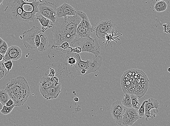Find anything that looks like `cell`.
Listing matches in <instances>:
<instances>
[{
  "instance_id": "obj_22",
  "label": "cell",
  "mask_w": 170,
  "mask_h": 126,
  "mask_svg": "<svg viewBox=\"0 0 170 126\" xmlns=\"http://www.w3.org/2000/svg\"><path fill=\"white\" fill-rule=\"evenodd\" d=\"M131 97L132 107L133 108L138 110L140 107L139 100L138 99V97L136 94H130Z\"/></svg>"
},
{
  "instance_id": "obj_8",
  "label": "cell",
  "mask_w": 170,
  "mask_h": 126,
  "mask_svg": "<svg viewBox=\"0 0 170 126\" xmlns=\"http://www.w3.org/2000/svg\"><path fill=\"white\" fill-rule=\"evenodd\" d=\"M57 7L53 3L45 1L42 3H39L38 9L39 14L51 20L55 23L56 20V9Z\"/></svg>"
},
{
  "instance_id": "obj_20",
  "label": "cell",
  "mask_w": 170,
  "mask_h": 126,
  "mask_svg": "<svg viewBox=\"0 0 170 126\" xmlns=\"http://www.w3.org/2000/svg\"><path fill=\"white\" fill-rule=\"evenodd\" d=\"M167 4L164 1H160L156 3L154 6V9L158 13L165 11L167 8Z\"/></svg>"
},
{
  "instance_id": "obj_5",
  "label": "cell",
  "mask_w": 170,
  "mask_h": 126,
  "mask_svg": "<svg viewBox=\"0 0 170 126\" xmlns=\"http://www.w3.org/2000/svg\"><path fill=\"white\" fill-rule=\"evenodd\" d=\"M71 47L77 46L81 48L82 52H88L94 54L95 56H100V46L96 39L90 37L80 38L72 43Z\"/></svg>"
},
{
  "instance_id": "obj_11",
  "label": "cell",
  "mask_w": 170,
  "mask_h": 126,
  "mask_svg": "<svg viewBox=\"0 0 170 126\" xmlns=\"http://www.w3.org/2000/svg\"><path fill=\"white\" fill-rule=\"evenodd\" d=\"M145 114L144 116L146 121H148L149 119H153L156 117V113H150L151 110L154 109L157 113L159 112L158 109L160 107L159 102L157 100L151 98L146 100L144 104Z\"/></svg>"
},
{
  "instance_id": "obj_15",
  "label": "cell",
  "mask_w": 170,
  "mask_h": 126,
  "mask_svg": "<svg viewBox=\"0 0 170 126\" xmlns=\"http://www.w3.org/2000/svg\"><path fill=\"white\" fill-rule=\"evenodd\" d=\"M58 84L55 81L54 77H51L45 75L44 77L40 79L39 83V90L49 88Z\"/></svg>"
},
{
  "instance_id": "obj_16",
  "label": "cell",
  "mask_w": 170,
  "mask_h": 126,
  "mask_svg": "<svg viewBox=\"0 0 170 126\" xmlns=\"http://www.w3.org/2000/svg\"><path fill=\"white\" fill-rule=\"evenodd\" d=\"M76 14L81 18V21L80 22V24L84 28L89 30L92 33L94 32L93 27H92L91 24L89 19L86 14L82 11H77Z\"/></svg>"
},
{
  "instance_id": "obj_7",
  "label": "cell",
  "mask_w": 170,
  "mask_h": 126,
  "mask_svg": "<svg viewBox=\"0 0 170 126\" xmlns=\"http://www.w3.org/2000/svg\"><path fill=\"white\" fill-rule=\"evenodd\" d=\"M115 25V23L110 19H101L97 22L93 27V31L95 32L99 39L104 40L107 35L114 31Z\"/></svg>"
},
{
  "instance_id": "obj_1",
  "label": "cell",
  "mask_w": 170,
  "mask_h": 126,
  "mask_svg": "<svg viewBox=\"0 0 170 126\" xmlns=\"http://www.w3.org/2000/svg\"><path fill=\"white\" fill-rule=\"evenodd\" d=\"M81 21V18L77 14L56 20L52 28L54 45L59 46L68 42L71 45L77 38L76 29Z\"/></svg>"
},
{
  "instance_id": "obj_26",
  "label": "cell",
  "mask_w": 170,
  "mask_h": 126,
  "mask_svg": "<svg viewBox=\"0 0 170 126\" xmlns=\"http://www.w3.org/2000/svg\"><path fill=\"white\" fill-rule=\"evenodd\" d=\"M146 102V100L144 101L143 103L140 106L138 110V115H139V117L141 118L143 117L144 116L145 114V107L144 104Z\"/></svg>"
},
{
  "instance_id": "obj_25",
  "label": "cell",
  "mask_w": 170,
  "mask_h": 126,
  "mask_svg": "<svg viewBox=\"0 0 170 126\" xmlns=\"http://www.w3.org/2000/svg\"><path fill=\"white\" fill-rule=\"evenodd\" d=\"M8 45L6 41H4L2 45L0 46V53L4 56L8 49Z\"/></svg>"
},
{
  "instance_id": "obj_17",
  "label": "cell",
  "mask_w": 170,
  "mask_h": 126,
  "mask_svg": "<svg viewBox=\"0 0 170 126\" xmlns=\"http://www.w3.org/2000/svg\"><path fill=\"white\" fill-rule=\"evenodd\" d=\"M36 19L39 20L41 25L42 32H45L46 30L53 27L54 23L52 21L40 14L39 16H37Z\"/></svg>"
},
{
  "instance_id": "obj_24",
  "label": "cell",
  "mask_w": 170,
  "mask_h": 126,
  "mask_svg": "<svg viewBox=\"0 0 170 126\" xmlns=\"http://www.w3.org/2000/svg\"><path fill=\"white\" fill-rule=\"evenodd\" d=\"M15 107V105L14 104L12 106H10V107H7L5 105H4L3 107L2 110H1V113L3 115H8L12 111L13 109Z\"/></svg>"
},
{
  "instance_id": "obj_33",
  "label": "cell",
  "mask_w": 170,
  "mask_h": 126,
  "mask_svg": "<svg viewBox=\"0 0 170 126\" xmlns=\"http://www.w3.org/2000/svg\"><path fill=\"white\" fill-rule=\"evenodd\" d=\"M74 100L75 102H78L79 100V98L77 97H75L74 98Z\"/></svg>"
},
{
  "instance_id": "obj_13",
  "label": "cell",
  "mask_w": 170,
  "mask_h": 126,
  "mask_svg": "<svg viewBox=\"0 0 170 126\" xmlns=\"http://www.w3.org/2000/svg\"><path fill=\"white\" fill-rule=\"evenodd\" d=\"M22 52L20 48L17 46H12L9 47L4 57L5 62L9 60H18L22 56Z\"/></svg>"
},
{
  "instance_id": "obj_12",
  "label": "cell",
  "mask_w": 170,
  "mask_h": 126,
  "mask_svg": "<svg viewBox=\"0 0 170 126\" xmlns=\"http://www.w3.org/2000/svg\"><path fill=\"white\" fill-rule=\"evenodd\" d=\"M61 83L49 88L39 90L41 94L47 100L57 98L61 92Z\"/></svg>"
},
{
  "instance_id": "obj_9",
  "label": "cell",
  "mask_w": 170,
  "mask_h": 126,
  "mask_svg": "<svg viewBox=\"0 0 170 126\" xmlns=\"http://www.w3.org/2000/svg\"><path fill=\"white\" fill-rule=\"evenodd\" d=\"M125 108L121 101L117 100L113 102L110 108L112 116L116 123L119 125H122L123 118Z\"/></svg>"
},
{
  "instance_id": "obj_21",
  "label": "cell",
  "mask_w": 170,
  "mask_h": 126,
  "mask_svg": "<svg viewBox=\"0 0 170 126\" xmlns=\"http://www.w3.org/2000/svg\"><path fill=\"white\" fill-rule=\"evenodd\" d=\"M125 95L122 99L121 102L122 104L126 108H132L131 105V101L130 94L127 93H125Z\"/></svg>"
},
{
  "instance_id": "obj_37",
  "label": "cell",
  "mask_w": 170,
  "mask_h": 126,
  "mask_svg": "<svg viewBox=\"0 0 170 126\" xmlns=\"http://www.w3.org/2000/svg\"><path fill=\"white\" fill-rule=\"evenodd\" d=\"M1 66H2V63H1V64H0V67H1Z\"/></svg>"
},
{
  "instance_id": "obj_10",
  "label": "cell",
  "mask_w": 170,
  "mask_h": 126,
  "mask_svg": "<svg viewBox=\"0 0 170 126\" xmlns=\"http://www.w3.org/2000/svg\"><path fill=\"white\" fill-rule=\"evenodd\" d=\"M138 115V110L133 108H126L124 114L122 125L131 126L140 119Z\"/></svg>"
},
{
  "instance_id": "obj_19",
  "label": "cell",
  "mask_w": 170,
  "mask_h": 126,
  "mask_svg": "<svg viewBox=\"0 0 170 126\" xmlns=\"http://www.w3.org/2000/svg\"><path fill=\"white\" fill-rule=\"evenodd\" d=\"M92 33L91 31L84 28L80 24L77 26L76 31L77 37L80 38H90Z\"/></svg>"
},
{
  "instance_id": "obj_14",
  "label": "cell",
  "mask_w": 170,
  "mask_h": 126,
  "mask_svg": "<svg viewBox=\"0 0 170 126\" xmlns=\"http://www.w3.org/2000/svg\"><path fill=\"white\" fill-rule=\"evenodd\" d=\"M56 13L57 17L60 18L68 16L76 15L77 11L71 5L64 3L57 8Z\"/></svg>"
},
{
  "instance_id": "obj_3",
  "label": "cell",
  "mask_w": 170,
  "mask_h": 126,
  "mask_svg": "<svg viewBox=\"0 0 170 126\" xmlns=\"http://www.w3.org/2000/svg\"><path fill=\"white\" fill-rule=\"evenodd\" d=\"M121 84L124 92L136 94L140 98L147 92L149 80L142 71L131 69L124 73L121 78Z\"/></svg>"
},
{
  "instance_id": "obj_4",
  "label": "cell",
  "mask_w": 170,
  "mask_h": 126,
  "mask_svg": "<svg viewBox=\"0 0 170 126\" xmlns=\"http://www.w3.org/2000/svg\"><path fill=\"white\" fill-rule=\"evenodd\" d=\"M5 90L14 102L16 107L23 106L28 100L31 89L26 79L19 76L6 84Z\"/></svg>"
},
{
  "instance_id": "obj_36",
  "label": "cell",
  "mask_w": 170,
  "mask_h": 126,
  "mask_svg": "<svg viewBox=\"0 0 170 126\" xmlns=\"http://www.w3.org/2000/svg\"><path fill=\"white\" fill-rule=\"evenodd\" d=\"M33 1H38V2H40V1H41V0H33Z\"/></svg>"
},
{
  "instance_id": "obj_23",
  "label": "cell",
  "mask_w": 170,
  "mask_h": 126,
  "mask_svg": "<svg viewBox=\"0 0 170 126\" xmlns=\"http://www.w3.org/2000/svg\"><path fill=\"white\" fill-rule=\"evenodd\" d=\"M10 98L9 94L5 90H0V102L3 106L6 104Z\"/></svg>"
},
{
  "instance_id": "obj_18",
  "label": "cell",
  "mask_w": 170,
  "mask_h": 126,
  "mask_svg": "<svg viewBox=\"0 0 170 126\" xmlns=\"http://www.w3.org/2000/svg\"><path fill=\"white\" fill-rule=\"evenodd\" d=\"M49 47L50 44L49 42V39L47 35L44 33V32H41L40 43H39V48H37L38 50L41 52L45 51Z\"/></svg>"
},
{
  "instance_id": "obj_31",
  "label": "cell",
  "mask_w": 170,
  "mask_h": 126,
  "mask_svg": "<svg viewBox=\"0 0 170 126\" xmlns=\"http://www.w3.org/2000/svg\"><path fill=\"white\" fill-rule=\"evenodd\" d=\"M3 105L2 104V103L0 102V112H1V110H2L3 107Z\"/></svg>"
},
{
  "instance_id": "obj_34",
  "label": "cell",
  "mask_w": 170,
  "mask_h": 126,
  "mask_svg": "<svg viewBox=\"0 0 170 126\" xmlns=\"http://www.w3.org/2000/svg\"><path fill=\"white\" fill-rule=\"evenodd\" d=\"M3 0H0V5L2 4V2H3Z\"/></svg>"
},
{
  "instance_id": "obj_6",
  "label": "cell",
  "mask_w": 170,
  "mask_h": 126,
  "mask_svg": "<svg viewBox=\"0 0 170 126\" xmlns=\"http://www.w3.org/2000/svg\"><path fill=\"white\" fill-rule=\"evenodd\" d=\"M41 29L33 26L31 29L25 31L23 34L24 45L27 49H37L40 43Z\"/></svg>"
},
{
  "instance_id": "obj_30",
  "label": "cell",
  "mask_w": 170,
  "mask_h": 126,
  "mask_svg": "<svg viewBox=\"0 0 170 126\" xmlns=\"http://www.w3.org/2000/svg\"><path fill=\"white\" fill-rule=\"evenodd\" d=\"M4 57V56L0 53V61H2L3 60Z\"/></svg>"
},
{
  "instance_id": "obj_2",
  "label": "cell",
  "mask_w": 170,
  "mask_h": 126,
  "mask_svg": "<svg viewBox=\"0 0 170 126\" xmlns=\"http://www.w3.org/2000/svg\"><path fill=\"white\" fill-rule=\"evenodd\" d=\"M39 2L33 1L31 3L24 0H10L4 11L8 19L19 22L34 21L35 15L39 13Z\"/></svg>"
},
{
  "instance_id": "obj_32",
  "label": "cell",
  "mask_w": 170,
  "mask_h": 126,
  "mask_svg": "<svg viewBox=\"0 0 170 126\" xmlns=\"http://www.w3.org/2000/svg\"><path fill=\"white\" fill-rule=\"evenodd\" d=\"M4 41V40H3L2 38L0 37V46L2 45V43Z\"/></svg>"
},
{
  "instance_id": "obj_27",
  "label": "cell",
  "mask_w": 170,
  "mask_h": 126,
  "mask_svg": "<svg viewBox=\"0 0 170 126\" xmlns=\"http://www.w3.org/2000/svg\"><path fill=\"white\" fill-rule=\"evenodd\" d=\"M3 65L5 69L9 72L12 69L13 64L12 60H10L3 63Z\"/></svg>"
},
{
  "instance_id": "obj_28",
  "label": "cell",
  "mask_w": 170,
  "mask_h": 126,
  "mask_svg": "<svg viewBox=\"0 0 170 126\" xmlns=\"http://www.w3.org/2000/svg\"><path fill=\"white\" fill-rule=\"evenodd\" d=\"M6 71H7L5 69L3 65V63H2V66L0 67V80L7 75L8 72H6Z\"/></svg>"
},
{
  "instance_id": "obj_35",
  "label": "cell",
  "mask_w": 170,
  "mask_h": 126,
  "mask_svg": "<svg viewBox=\"0 0 170 126\" xmlns=\"http://www.w3.org/2000/svg\"><path fill=\"white\" fill-rule=\"evenodd\" d=\"M168 71L169 73H170V67L168 68Z\"/></svg>"
},
{
  "instance_id": "obj_29",
  "label": "cell",
  "mask_w": 170,
  "mask_h": 126,
  "mask_svg": "<svg viewBox=\"0 0 170 126\" xmlns=\"http://www.w3.org/2000/svg\"><path fill=\"white\" fill-rule=\"evenodd\" d=\"M14 104V101H13L12 99L10 98L9 100L6 102L5 106H7V107H10V106H12Z\"/></svg>"
}]
</instances>
